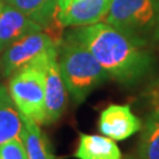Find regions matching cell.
Wrapping results in <instances>:
<instances>
[{
	"mask_svg": "<svg viewBox=\"0 0 159 159\" xmlns=\"http://www.w3.org/2000/svg\"><path fill=\"white\" fill-rule=\"evenodd\" d=\"M94 56L110 78L125 86L137 85L152 72L154 61L146 43L100 23L70 33Z\"/></svg>",
	"mask_w": 159,
	"mask_h": 159,
	"instance_id": "6da1fadb",
	"label": "cell"
},
{
	"mask_svg": "<svg viewBox=\"0 0 159 159\" xmlns=\"http://www.w3.org/2000/svg\"><path fill=\"white\" fill-rule=\"evenodd\" d=\"M58 64L67 92L75 104H81L93 90L110 78L94 56L70 34L60 44Z\"/></svg>",
	"mask_w": 159,
	"mask_h": 159,
	"instance_id": "7a4b0ae2",
	"label": "cell"
},
{
	"mask_svg": "<svg viewBox=\"0 0 159 159\" xmlns=\"http://www.w3.org/2000/svg\"><path fill=\"white\" fill-rule=\"evenodd\" d=\"M52 48L12 74L8 81V92L20 114L38 124H45V65Z\"/></svg>",
	"mask_w": 159,
	"mask_h": 159,
	"instance_id": "3957f363",
	"label": "cell"
},
{
	"mask_svg": "<svg viewBox=\"0 0 159 159\" xmlns=\"http://www.w3.org/2000/svg\"><path fill=\"white\" fill-rule=\"evenodd\" d=\"M102 23L120 32L146 43L157 24V6L154 0H110Z\"/></svg>",
	"mask_w": 159,
	"mask_h": 159,
	"instance_id": "277c9868",
	"label": "cell"
},
{
	"mask_svg": "<svg viewBox=\"0 0 159 159\" xmlns=\"http://www.w3.org/2000/svg\"><path fill=\"white\" fill-rule=\"evenodd\" d=\"M53 46H58L48 34L41 31L25 35L1 52L0 65L2 77L10 78L20 68L39 59Z\"/></svg>",
	"mask_w": 159,
	"mask_h": 159,
	"instance_id": "5b68a950",
	"label": "cell"
},
{
	"mask_svg": "<svg viewBox=\"0 0 159 159\" xmlns=\"http://www.w3.org/2000/svg\"><path fill=\"white\" fill-rule=\"evenodd\" d=\"M67 89L58 64V46L53 47L45 65V124L57 121L66 110Z\"/></svg>",
	"mask_w": 159,
	"mask_h": 159,
	"instance_id": "8992f818",
	"label": "cell"
},
{
	"mask_svg": "<svg viewBox=\"0 0 159 159\" xmlns=\"http://www.w3.org/2000/svg\"><path fill=\"white\" fill-rule=\"evenodd\" d=\"M142 120L133 114L130 105H110L100 113L99 130L112 140H124L140 131Z\"/></svg>",
	"mask_w": 159,
	"mask_h": 159,
	"instance_id": "52a82bcc",
	"label": "cell"
},
{
	"mask_svg": "<svg viewBox=\"0 0 159 159\" xmlns=\"http://www.w3.org/2000/svg\"><path fill=\"white\" fill-rule=\"evenodd\" d=\"M44 31L40 24L11 5H2L0 11V52H4L25 35Z\"/></svg>",
	"mask_w": 159,
	"mask_h": 159,
	"instance_id": "ba28073f",
	"label": "cell"
},
{
	"mask_svg": "<svg viewBox=\"0 0 159 159\" xmlns=\"http://www.w3.org/2000/svg\"><path fill=\"white\" fill-rule=\"evenodd\" d=\"M110 0H73L68 7L58 14L64 26L83 27L100 23L108 10Z\"/></svg>",
	"mask_w": 159,
	"mask_h": 159,
	"instance_id": "9c48e42d",
	"label": "cell"
},
{
	"mask_svg": "<svg viewBox=\"0 0 159 159\" xmlns=\"http://www.w3.org/2000/svg\"><path fill=\"white\" fill-rule=\"evenodd\" d=\"M73 157L77 159H123L118 145L108 137L80 133Z\"/></svg>",
	"mask_w": 159,
	"mask_h": 159,
	"instance_id": "30bf717a",
	"label": "cell"
},
{
	"mask_svg": "<svg viewBox=\"0 0 159 159\" xmlns=\"http://www.w3.org/2000/svg\"><path fill=\"white\" fill-rule=\"evenodd\" d=\"M23 118L12 99L8 89L0 84V145L21 139Z\"/></svg>",
	"mask_w": 159,
	"mask_h": 159,
	"instance_id": "8fae6325",
	"label": "cell"
},
{
	"mask_svg": "<svg viewBox=\"0 0 159 159\" xmlns=\"http://www.w3.org/2000/svg\"><path fill=\"white\" fill-rule=\"evenodd\" d=\"M23 118V131H21V142L26 150L29 159H57L53 154L50 143L46 136L40 130L39 124L34 120Z\"/></svg>",
	"mask_w": 159,
	"mask_h": 159,
	"instance_id": "7c38bea8",
	"label": "cell"
},
{
	"mask_svg": "<svg viewBox=\"0 0 159 159\" xmlns=\"http://www.w3.org/2000/svg\"><path fill=\"white\" fill-rule=\"evenodd\" d=\"M8 5L40 24L44 30L58 19V0H5Z\"/></svg>",
	"mask_w": 159,
	"mask_h": 159,
	"instance_id": "4fadbf2b",
	"label": "cell"
},
{
	"mask_svg": "<svg viewBox=\"0 0 159 159\" xmlns=\"http://www.w3.org/2000/svg\"><path fill=\"white\" fill-rule=\"evenodd\" d=\"M140 131L138 158L159 159V107L148 114Z\"/></svg>",
	"mask_w": 159,
	"mask_h": 159,
	"instance_id": "5bb4252c",
	"label": "cell"
},
{
	"mask_svg": "<svg viewBox=\"0 0 159 159\" xmlns=\"http://www.w3.org/2000/svg\"><path fill=\"white\" fill-rule=\"evenodd\" d=\"M0 159H29L21 139H13L0 145Z\"/></svg>",
	"mask_w": 159,
	"mask_h": 159,
	"instance_id": "9a60e30c",
	"label": "cell"
},
{
	"mask_svg": "<svg viewBox=\"0 0 159 159\" xmlns=\"http://www.w3.org/2000/svg\"><path fill=\"white\" fill-rule=\"evenodd\" d=\"M148 96L153 107H159V80H156L152 85L148 87Z\"/></svg>",
	"mask_w": 159,
	"mask_h": 159,
	"instance_id": "2e32d148",
	"label": "cell"
},
{
	"mask_svg": "<svg viewBox=\"0 0 159 159\" xmlns=\"http://www.w3.org/2000/svg\"><path fill=\"white\" fill-rule=\"evenodd\" d=\"M73 0H58V14L63 13Z\"/></svg>",
	"mask_w": 159,
	"mask_h": 159,
	"instance_id": "e0dca14e",
	"label": "cell"
},
{
	"mask_svg": "<svg viewBox=\"0 0 159 159\" xmlns=\"http://www.w3.org/2000/svg\"><path fill=\"white\" fill-rule=\"evenodd\" d=\"M154 39L159 41V0L157 2V24H156V30H154Z\"/></svg>",
	"mask_w": 159,
	"mask_h": 159,
	"instance_id": "ac0fdd59",
	"label": "cell"
},
{
	"mask_svg": "<svg viewBox=\"0 0 159 159\" xmlns=\"http://www.w3.org/2000/svg\"><path fill=\"white\" fill-rule=\"evenodd\" d=\"M123 159H139V158H137V157H133V156H126V157H124Z\"/></svg>",
	"mask_w": 159,
	"mask_h": 159,
	"instance_id": "d6986e66",
	"label": "cell"
},
{
	"mask_svg": "<svg viewBox=\"0 0 159 159\" xmlns=\"http://www.w3.org/2000/svg\"><path fill=\"white\" fill-rule=\"evenodd\" d=\"M1 7H2V4H1V0H0V11H1Z\"/></svg>",
	"mask_w": 159,
	"mask_h": 159,
	"instance_id": "ffe728a7",
	"label": "cell"
},
{
	"mask_svg": "<svg viewBox=\"0 0 159 159\" xmlns=\"http://www.w3.org/2000/svg\"><path fill=\"white\" fill-rule=\"evenodd\" d=\"M0 75H2V74H1V65H0Z\"/></svg>",
	"mask_w": 159,
	"mask_h": 159,
	"instance_id": "44dd1931",
	"label": "cell"
}]
</instances>
